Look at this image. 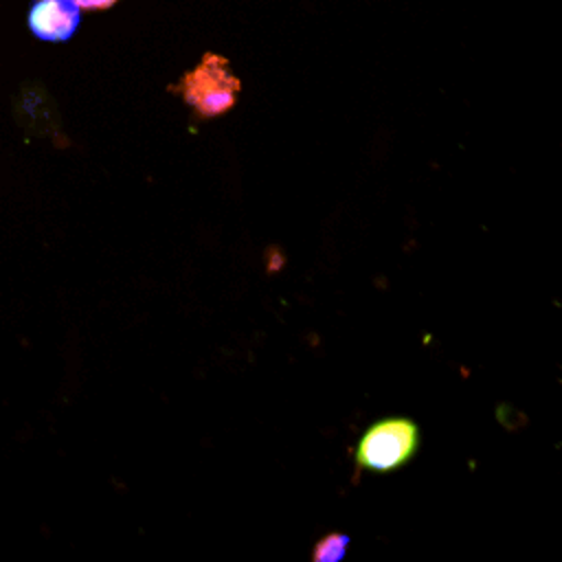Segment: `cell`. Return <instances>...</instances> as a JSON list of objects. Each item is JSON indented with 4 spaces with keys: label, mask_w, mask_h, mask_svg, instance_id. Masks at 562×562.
<instances>
[{
    "label": "cell",
    "mask_w": 562,
    "mask_h": 562,
    "mask_svg": "<svg viewBox=\"0 0 562 562\" xmlns=\"http://www.w3.org/2000/svg\"><path fill=\"white\" fill-rule=\"evenodd\" d=\"M171 90L178 92L200 119H213L235 105L241 83L231 72L226 57L206 53L193 70L171 86Z\"/></svg>",
    "instance_id": "1"
},
{
    "label": "cell",
    "mask_w": 562,
    "mask_h": 562,
    "mask_svg": "<svg viewBox=\"0 0 562 562\" xmlns=\"http://www.w3.org/2000/svg\"><path fill=\"white\" fill-rule=\"evenodd\" d=\"M422 435L408 417H386L375 422L360 437L353 459L356 470L393 472L404 468L419 450Z\"/></svg>",
    "instance_id": "2"
},
{
    "label": "cell",
    "mask_w": 562,
    "mask_h": 562,
    "mask_svg": "<svg viewBox=\"0 0 562 562\" xmlns=\"http://www.w3.org/2000/svg\"><path fill=\"white\" fill-rule=\"evenodd\" d=\"M81 9L75 0H37L29 11V29L44 42H66L75 35Z\"/></svg>",
    "instance_id": "3"
},
{
    "label": "cell",
    "mask_w": 562,
    "mask_h": 562,
    "mask_svg": "<svg viewBox=\"0 0 562 562\" xmlns=\"http://www.w3.org/2000/svg\"><path fill=\"white\" fill-rule=\"evenodd\" d=\"M347 544H349V536L327 533L314 544L312 560L314 562H338L347 553Z\"/></svg>",
    "instance_id": "4"
},
{
    "label": "cell",
    "mask_w": 562,
    "mask_h": 562,
    "mask_svg": "<svg viewBox=\"0 0 562 562\" xmlns=\"http://www.w3.org/2000/svg\"><path fill=\"white\" fill-rule=\"evenodd\" d=\"M79 9H108L112 7L116 0H75Z\"/></svg>",
    "instance_id": "5"
}]
</instances>
